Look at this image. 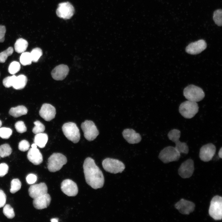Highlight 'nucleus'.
Here are the masks:
<instances>
[{
  "instance_id": "nucleus-41",
  "label": "nucleus",
  "mask_w": 222,
  "mask_h": 222,
  "mask_svg": "<svg viewBox=\"0 0 222 222\" xmlns=\"http://www.w3.org/2000/svg\"><path fill=\"white\" fill-rule=\"evenodd\" d=\"M6 196L3 191L0 189V208L5 205L6 201Z\"/></svg>"
},
{
  "instance_id": "nucleus-21",
  "label": "nucleus",
  "mask_w": 222,
  "mask_h": 222,
  "mask_svg": "<svg viewBox=\"0 0 222 222\" xmlns=\"http://www.w3.org/2000/svg\"><path fill=\"white\" fill-rule=\"evenodd\" d=\"M122 135L124 138L130 144L137 143L141 140L140 135L132 129H125L122 132Z\"/></svg>"
},
{
  "instance_id": "nucleus-7",
  "label": "nucleus",
  "mask_w": 222,
  "mask_h": 222,
  "mask_svg": "<svg viewBox=\"0 0 222 222\" xmlns=\"http://www.w3.org/2000/svg\"><path fill=\"white\" fill-rule=\"evenodd\" d=\"M180 156V153L175 147L168 146L163 149L160 152L158 158L163 163L178 161Z\"/></svg>"
},
{
  "instance_id": "nucleus-35",
  "label": "nucleus",
  "mask_w": 222,
  "mask_h": 222,
  "mask_svg": "<svg viewBox=\"0 0 222 222\" xmlns=\"http://www.w3.org/2000/svg\"><path fill=\"white\" fill-rule=\"evenodd\" d=\"M35 126L32 129L33 132L36 134L43 133L45 130V127L43 124L39 121H36L34 122Z\"/></svg>"
},
{
  "instance_id": "nucleus-10",
  "label": "nucleus",
  "mask_w": 222,
  "mask_h": 222,
  "mask_svg": "<svg viewBox=\"0 0 222 222\" xmlns=\"http://www.w3.org/2000/svg\"><path fill=\"white\" fill-rule=\"evenodd\" d=\"M81 127L85 138L89 141L94 140L99 134L97 127L91 121L85 120L81 123Z\"/></svg>"
},
{
  "instance_id": "nucleus-40",
  "label": "nucleus",
  "mask_w": 222,
  "mask_h": 222,
  "mask_svg": "<svg viewBox=\"0 0 222 222\" xmlns=\"http://www.w3.org/2000/svg\"><path fill=\"white\" fill-rule=\"evenodd\" d=\"M9 167L4 163L0 164V177H2L6 174L8 172Z\"/></svg>"
},
{
  "instance_id": "nucleus-38",
  "label": "nucleus",
  "mask_w": 222,
  "mask_h": 222,
  "mask_svg": "<svg viewBox=\"0 0 222 222\" xmlns=\"http://www.w3.org/2000/svg\"><path fill=\"white\" fill-rule=\"evenodd\" d=\"M14 126L16 131L19 133H22L27 131V127L23 121H18L15 124Z\"/></svg>"
},
{
  "instance_id": "nucleus-43",
  "label": "nucleus",
  "mask_w": 222,
  "mask_h": 222,
  "mask_svg": "<svg viewBox=\"0 0 222 222\" xmlns=\"http://www.w3.org/2000/svg\"><path fill=\"white\" fill-rule=\"evenodd\" d=\"M6 28L5 26L0 25V42H3L5 40Z\"/></svg>"
},
{
  "instance_id": "nucleus-9",
  "label": "nucleus",
  "mask_w": 222,
  "mask_h": 222,
  "mask_svg": "<svg viewBox=\"0 0 222 222\" xmlns=\"http://www.w3.org/2000/svg\"><path fill=\"white\" fill-rule=\"evenodd\" d=\"M169 139L175 143V148L181 153L187 154L189 152L188 147L186 143L181 142L179 140L180 131L178 130L174 129L171 130L167 135Z\"/></svg>"
},
{
  "instance_id": "nucleus-11",
  "label": "nucleus",
  "mask_w": 222,
  "mask_h": 222,
  "mask_svg": "<svg viewBox=\"0 0 222 222\" xmlns=\"http://www.w3.org/2000/svg\"><path fill=\"white\" fill-rule=\"evenodd\" d=\"M74 9L72 5L69 2H64L60 3L56 10V14L59 17L68 19L73 15Z\"/></svg>"
},
{
  "instance_id": "nucleus-13",
  "label": "nucleus",
  "mask_w": 222,
  "mask_h": 222,
  "mask_svg": "<svg viewBox=\"0 0 222 222\" xmlns=\"http://www.w3.org/2000/svg\"><path fill=\"white\" fill-rule=\"evenodd\" d=\"M194 170L193 161L188 159L182 163L178 169V173L183 178H188L192 176Z\"/></svg>"
},
{
  "instance_id": "nucleus-27",
  "label": "nucleus",
  "mask_w": 222,
  "mask_h": 222,
  "mask_svg": "<svg viewBox=\"0 0 222 222\" xmlns=\"http://www.w3.org/2000/svg\"><path fill=\"white\" fill-rule=\"evenodd\" d=\"M12 152V149L8 144H5L0 146V156L4 158L9 156Z\"/></svg>"
},
{
  "instance_id": "nucleus-12",
  "label": "nucleus",
  "mask_w": 222,
  "mask_h": 222,
  "mask_svg": "<svg viewBox=\"0 0 222 222\" xmlns=\"http://www.w3.org/2000/svg\"><path fill=\"white\" fill-rule=\"evenodd\" d=\"M215 146L212 143L203 146L200 148L199 153L200 159L204 162H208L212 160L216 152Z\"/></svg>"
},
{
  "instance_id": "nucleus-39",
  "label": "nucleus",
  "mask_w": 222,
  "mask_h": 222,
  "mask_svg": "<svg viewBox=\"0 0 222 222\" xmlns=\"http://www.w3.org/2000/svg\"><path fill=\"white\" fill-rule=\"evenodd\" d=\"M30 146V144L27 141L23 140L19 142L18 148L21 151H25L29 150Z\"/></svg>"
},
{
  "instance_id": "nucleus-22",
  "label": "nucleus",
  "mask_w": 222,
  "mask_h": 222,
  "mask_svg": "<svg viewBox=\"0 0 222 222\" xmlns=\"http://www.w3.org/2000/svg\"><path fill=\"white\" fill-rule=\"evenodd\" d=\"M27 157L29 160L35 165H39L43 161L42 155L37 148H31L28 152Z\"/></svg>"
},
{
  "instance_id": "nucleus-44",
  "label": "nucleus",
  "mask_w": 222,
  "mask_h": 222,
  "mask_svg": "<svg viewBox=\"0 0 222 222\" xmlns=\"http://www.w3.org/2000/svg\"><path fill=\"white\" fill-rule=\"evenodd\" d=\"M222 148L221 147L218 152V155L220 158H222Z\"/></svg>"
},
{
  "instance_id": "nucleus-34",
  "label": "nucleus",
  "mask_w": 222,
  "mask_h": 222,
  "mask_svg": "<svg viewBox=\"0 0 222 222\" xmlns=\"http://www.w3.org/2000/svg\"><path fill=\"white\" fill-rule=\"evenodd\" d=\"M20 64L18 62L16 61H13L9 66V72L11 74H14L20 70Z\"/></svg>"
},
{
  "instance_id": "nucleus-32",
  "label": "nucleus",
  "mask_w": 222,
  "mask_h": 222,
  "mask_svg": "<svg viewBox=\"0 0 222 222\" xmlns=\"http://www.w3.org/2000/svg\"><path fill=\"white\" fill-rule=\"evenodd\" d=\"M3 212L4 215L9 219H12L15 216L13 208L9 204L4 205Z\"/></svg>"
},
{
  "instance_id": "nucleus-47",
  "label": "nucleus",
  "mask_w": 222,
  "mask_h": 222,
  "mask_svg": "<svg viewBox=\"0 0 222 222\" xmlns=\"http://www.w3.org/2000/svg\"><path fill=\"white\" fill-rule=\"evenodd\" d=\"M2 125V121L0 120V127H1Z\"/></svg>"
},
{
  "instance_id": "nucleus-8",
  "label": "nucleus",
  "mask_w": 222,
  "mask_h": 222,
  "mask_svg": "<svg viewBox=\"0 0 222 222\" xmlns=\"http://www.w3.org/2000/svg\"><path fill=\"white\" fill-rule=\"evenodd\" d=\"M102 165L106 171L114 174L122 172L125 167L121 161L110 158L104 159L102 162Z\"/></svg>"
},
{
  "instance_id": "nucleus-26",
  "label": "nucleus",
  "mask_w": 222,
  "mask_h": 222,
  "mask_svg": "<svg viewBox=\"0 0 222 222\" xmlns=\"http://www.w3.org/2000/svg\"><path fill=\"white\" fill-rule=\"evenodd\" d=\"M28 43L25 39L19 38L16 41L14 45L15 51L18 53L24 52L27 49Z\"/></svg>"
},
{
  "instance_id": "nucleus-17",
  "label": "nucleus",
  "mask_w": 222,
  "mask_h": 222,
  "mask_svg": "<svg viewBox=\"0 0 222 222\" xmlns=\"http://www.w3.org/2000/svg\"><path fill=\"white\" fill-rule=\"evenodd\" d=\"M56 110L51 105L47 103L43 104L39 111L40 116L45 120L50 121L55 116Z\"/></svg>"
},
{
  "instance_id": "nucleus-29",
  "label": "nucleus",
  "mask_w": 222,
  "mask_h": 222,
  "mask_svg": "<svg viewBox=\"0 0 222 222\" xmlns=\"http://www.w3.org/2000/svg\"><path fill=\"white\" fill-rule=\"evenodd\" d=\"M213 20L216 24L219 26L222 25V10L219 9L215 10L213 13Z\"/></svg>"
},
{
  "instance_id": "nucleus-42",
  "label": "nucleus",
  "mask_w": 222,
  "mask_h": 222,
  "mask_svg": "<svg viewBox=\"0 0 222 222\" xmlns=\"http://www.w3.org/2000/svg\"><path fill=\"white\" fill-rule=\"evenodd\" d=\"M27 182L29 184H32L37 180V177L36 176L33 174H30L28 175L26 177Z\"/></svg>"
},
{
  "instance_id": "nucleus-46",
  "label": "nucleus",
  "mask_w": 222,
  "mask_h": 222,
  "mask_svg": "<svg viewBox=\"0 0 222 222\" xmlns=\"http://www.w3.org/2000/svg\"><path fill=\"white\" fill-rule=\"evenodd\" d=\"M51 222H57L58 221V220H57V219H52L51 220Z\"/></svg>"
},
{
  "instance_id": "nucleus-36",
  "label": "nucleus",
  "mask_w": 222,
  "mask_h": 222,
  "mask_svg": "<svg viewBox=\"0 0 222 222\" xmlns=\"http://www.w3.org/2000/svg\"><path fill=\"white\" fill-rule=\"evenodd\" d=\"M12 130L9 128L0 127V137L3 139H8L12 135Z\"/></svg>"
},
{
  "instance_id": "nucleus-23",
  "label": "nucleus",
  "mask_w": 222,
  "mask_h": 222,
  "mask_svg": "<svg viewBox=\"0 0 222 222\" xmlns=\"http://www.w3.org/2000/svg\"><path fill=\"white\" fill-rule=\"evenodd\" d=\"M48 140L47 135L43 133L36 134L34 138V142L40 148L44 147Z\"/></svg>"
},
{
  "instance_id": "nucleus-4",
  "label": "nucleus",
  "mask_w": 222,
  "mask_h": 222,
  "mask_svg": "<svg viewBox=\"0 0 222 222\" xmlns=\"http://www.w3.org/2000/svg\"><path fill=\"white\" fill-rule=\"evenodd\" d=\"M199 107L195 102L188 100L181 104L179 107V111L183 117L190 119L193 117L198 112Z\"/></svg>"
},
{
  "instance_id": "nucleus-20",
  "label": "nucleus",
  "mask_w": 222,
  "mask_h": 222,
  "mask_svg": "<svg viewBox=\"0 0 222 222\" xmlns=\"http://www.w3.org/2000/svg\"><path fill=\"white\" fill-rule=\"evenodd\" d=\"M51 200L50 195L47 193L34 199L33 204L36 209H42L47 208L49 206Z\"/></svg>"
},
{
  "instance_id": "nucleus-2",
  "label": "nucleus",
  "mask_w": 222,
  "mask_h": 222,
  "mask_svg": "<svg viewBox=\"0 0 222 222\" xmlns=\"http://www.w3.org/2000/svg\"><path fill=\"white\" fill-rule=\"evenodd\" d=\"M67 162L66 157L60 153H54L48 158L47 168L51 172H55L60 170Z\"/></svg>"
},
{
  "instance_id": "nucleus-31",
  "label": "nucleus",
  "mask_w": 222,
  "mask_h": 222,
  "mask_svg": "<svg viewBox=\"0 0 222 222\" xmlns=\"http://www.w3.org/2000/svg\"><path fill=\"white\" fill-rule=\"evenodd\" d=\"M11 188L10 192L14 194L19 191L21 188V183L18 179H12L11 182Z\"/></svg>"
},
{
  "instance_id": "nucleus-25",
  "label": "nucleus",
  "mask_w": 222,
  "mask_h": 222,
  "mask_svg": "<svg viewBox=\"0 0 222 222\" xmlns=\"http://www.w3.org/2000/svg\"><path fill=\"white\" fill-rule=\"evenodd\" d=\"M27 78L24 75H20L16 77L13 86L15 89L19 90L24 88L27 83Z\"/></svg>"
},
{
  "instance_id": "nucleus-24",
  "label": "nucleus",
  "mask_w": 222,
  "mask_h": 222,
  "mask_svg": "<svg viewBox=\"0 0 222 222\" xmlns=\"http://www.w3.org/2000/svg\"><path fill=\"white\" fill-rule=\"evenodd\" d=\"M28 110L24 106L19 105L11 108L9 110V114L15 117H17L27 114Z\"/></svg>"
},
{
  "instance_id": "nucleus-15",
  "label": "nucleus",
  "mask_w": 222,
  "mask_h": 222,
  "mask_svg": "<svg viewBox=\"0 0 222 222\" xmlns=\"http://www.w3.org/2000/svg\"><path fill=\"white\" fill-rule=\"evenodd\" d=\"M175 206L181 213L189 215L194 210L195 205L191 201L182 199L175 204Z\"/></svg>"
},
{
  "instance_id": "nucleus-16",
  "label": "nucleus",
  "mask_w": 222,
  "mask_h": 222,
  "mask_svg": "<svg viewBox=\"0 0 222 222\" xmlns=\"http://www.w3.org/2000/svg\"><path fill=\"white\" fill-rule=\"evenodd\" d=\"M207 46L205 41L203 39H200L189 43L186 47L185 50L188 54L196 55L204 50Z\"/></svg>"
},
{
  "instance_id": "nucleus-48",
  "label": "nucleus",
  "mask_w": 222,
  "mask_h": 222,
  "mask_svg": "<svg viewBox=\"0 0 222 222\" xmlns=\"http://www.w3.org/2000/svg\"></svg>"
},
{
  "instance_id": "nucleus-33",
  "label": "nucleus",
  "mask_w": 222,
  "mask_h": 222,
  "mask_svg": "<svg viewBox=\"0 0 222 222\" xmlns=\"http://www.w3.org/2000/svg\"><path fill=\"white\" fill-rule=\"evenodd\" d=\"M13 51V48L9 47L6 50L0 53V63L5 62L8 57L12 54Z\"/></svg>"
},
{
  "instance_id": "nucleus-37",
  "label": "nucleus",
  "mask_w": 222,
  "mask_h": 222,
  "mask_svg": "<svg viewBox=\"0 0 222 222\" xmlns=\"http://www.w3.org/2000/svg\"><path fill=\"white\" fill-rule=\"evenodd\" d=\"M16 76L13 75L5 78L3 80V85L6 88H9L12 87Z\"/></svg>"
},
{
  "instance_id": "nucleus-45",
  "label": "nucleus",
  "mask_w": 222,
  "mask_h": 222,
  "mask_svg": "<svg viewBox=\"0 0 222 222\" xmlns=\"http://www.w3.org/2000/svg\"><path fill=\"white\" fill-rule=\"evenodd\" d=\"M37 145L34 143L31 146V147L33 148H37Z\"/></svg>"
},
{
  "instance_id": "nucleus-6",
  "label": "nucleus",
  "mask_w": 222,
  "mask_h": 222,
  "mask_svg": "<svg viewBox=\"0 0 222 222\" xmlns=\"http://www.w3.org/2000/svg\"><path fill=\"white\" fill-rule=\"evenodd\" d=\"M210 216L216 220H221L222 218V198L219 195L214 196L212 199L208 211Z\"/></svg>"
},
{
  "instance_id": "nucleus-30",
  "label": "nucleus",
  "mask_w": 222,
  "mask_h": 222,
  "mask_svg": "<svg viewBox=\"0 0 222 222\" xmlns=\"http://www.w3.org/2000/svg\"><path fill=\"white\" fill-rule=\"evenodd\" d=\"M30 53L32 62H37L43 54L42 50L39 47L34 48Z\"/></svg>"
},
{
  "instance_id": "nucleus-3",
  "label": "nucleus",
  "mask_w": 222,
  "mask_h": 222,
  "mask_svg": "<svg viewBox=\"0 0 222 222\" xmlns=\"http://www.w3.org/2000/svg\"><path fill=\"white\" fill-rule=\"evenodd\" d=\"M183 95L188 100L197 102L204 98L205 94L200 88L194 85H190L183 90Z\"/></svg>"
},
{
  "instance_id": "nucleus-1",
  "label": "nucleus",
  "mask_w": 222,
  "mask_h": 222,
  "mask_svg": "<svg viewBox=\"0 0 222 222\" xmlns=\"http://www.w3.org/2000/svg\"><path fill=\"white\" fill-rule=\"evenodd\" d=\"M83 167L85 181L88 185L95 189L102 188L104 183V176L94 160L90 157L86 158Z\"/></svg>"
},
{
  "instance_id": "nucleus-28",
  "label": "nucleus",
  "mask_w": 222,
  "mask_h": 222,
  "mask_svg": "<svg viewBox=\"0 0 222 222\" xmlns=\"http://www.w3.org/2000/svg\"><path fill=\"white\" fill-rule=\"evenodd\" d=\"M20 61L21 64L24 66L31 64L32 60L30 53L27 52L22 53L20 57Z\"/></svg>"
},
{
  "instance_id": "nucleus-14",
  "label": "nucleus",
  "mask_w": 222,
  "mask_h": 222,
  "mask_svg": "<svg viewBox=\"0 0 222 222\" xmlns=\"http://www.w3.org/2000/svg\"><path fill=\"white\" fill-rule=\"evenodd\" d=\"M62 191L69 196H74L78 194V189L76 184L70 179L63 180L61 184Z\"/></svg>"
},
{
  "instance_id": "nucleus-5",
  "label": "nucleus",
  "mask_w": 222,
  "mask_h": 222,
  "mask_svg": "<svg viewBox=\"0 0 222 222\" xmlns=\"http://www.w3.org/2000/svg\"><path fill=\"white\" fill-rule=\"evenodd\" d=\"M62 130L67 139L74 143H77L80 138V134L76 124L72 122L64 123L62 127Z\"/></svg>"
},
{
  "instance_id": "nucleus-19",
  "label": "nucleus",
  "mask_w": 222,
  "mask_h": 222,
  "mask_svg": "<svg viewBox=\"0 0 222 222\" xmlns=\"http://www.w3.org/2000/svg\"><path fill=\"white\" fill-rule=\"evenodd\" d=\"M69 72L68 67L67 65L61 64L57 66L53 69L51 72V75L54 80H61L66 77Z\"/></svg>"
},
{
  "instance_id": "nucleus-18",
  "label": "nucleus",
  "mask_w": 222,
  "mask_h": 222,
  "mask_svg": "<svg viewBox=\"0 0 222 222\" xmlns=\"http://www.w3.org/2000/svg\"><path fill=\"white\" fill-rule=\"evenodd\" d=\"M47 192V187L44 183H41L31 186L28 189L29 196L34 199Z\"/></svg>"
}]
</instances>
